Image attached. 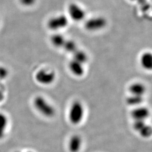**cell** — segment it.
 Instances as JSON below:
<instances>
[{
  "mask_svg": "<svg viewBox=\"0 0 152 152\" xmlns=\"http://www.w3.org/2000/svg\"><path fill=\"white\" fill-rule=\"evenodd\" d=\"M33 104L38 112L46 118H53L56 114L54 107L41 96H37L34 98Z\"/></svg>",
  "mask_w": 152,
  "mask_h": 152,
  "instance_id": "6da1fadb",
  "label": "cell"
},
{
  "mask_svg": "<svg viewBox=\"0 0 152 152\" xmlns=\"http://www.w3.org/2000/svg\"><path fill=\"white\" fill-rule=\"evenodd\" d=\"M141 66L145 69L150 70L152 68V55L150 53L142 55L140 59Z\"/></svg>",
  "mask_w": 152,
  "mask_h": 152,
  "instance_id": "7c38bea8",
  "label": "cell"
},
{
  "mask_svg": "<svg viewBox=\"0 0 152 152\" xmlns=\"http://www.w3.org/2000/svg\"><path fill=\"white\" fill-rule=\"evenodd\" d=\"M68 13L71 18L76 22L82 20L85 17V12L80 6L72 3L68 6Z\"/></svg>",
  "mask_w": 152,
  "mask_h": 152,
  "instance_id": "52a82bcc",
  "label": "cell"
},
{
  "mask_svg": "<svg viewBox=\"0 0 152 152\" xmlns=\"http://www.w3.org/2000/svg\"><path fill=\"white\" fill-rule=\"evenodd\" d=\"M85 108L83 105L80 101H75L71 105L68 113V118L72 125L80 124L83 120Z\"/></svg>",
  "mask_w": 152,
  "mask_h": 152,
  "instance_id": "7a4b0ae2",
  "label": "cell"
},
{
  "mask_svg": "<svg viewBox=\"0 0 152 152\" xmlns=\"http://www.w3.org/2000/svg\"></svg>",
  "mask_w": 152,
  "mask_h": 152,
  "instance_id": "7402d4cb",
  "label": "cell"
},
{
  "mask_svg": "<svg viewBox=\"0 0 152 152\" xmlns=\"http://www.w3.org/2000/svg\"><path fill=\"white\" fill-rule=\"evenodd\" d=\"M150 111L145 107H138L131 112V116L134 121H145L149 117Z\"/></svg>",
  "mask_w": 152,
  "mask_h": 152,
  "instance_id": "ba28073f",
  "label": "cell"
},
{
  "mask_svg": "<svg viewBox=\"0 0 152 152\" xmlns=\"http://www.w3.org/2000/svg\"><path fill=\"white\" fill-rule=\"evenodd\" d=\"M55 74L54 72H50L45 69L38 71L36 75V79L39 83L48 85L54 81Z\"/></svg>",
  "mask_w": 152,
  "mask_h": 152,
  "instance_id": "5b68a950",
  "label": "cell"
},
{
  "mask_svg": "<svg viewBox=\"0 0 152 152\" xmlns=\"http://www.w3.org/2000/svg\"><path fill=\"white\" fill-rule=\"evenodd\" d=\"M143 100L142 96L131 95L127 98L126 102V103L130 106H138L142 103Z\"/></svg>",
  "mask_w": 152,
  "mask_h": 152,
  "instance_id": "2e32d148",
  "label": "cell"
},
{
  "mask_svg": "<svg viewBox=\"0 0 152 152\" xmlns=\"http://www.w3.org/2000/svg\"><path fill=\"white\" fill-rule=\"evenodd\" d=\"M36 0H20V3L23 5L26 6H32L35 3Z\"/></svg>",
  "mask_w": 152,
  "mask_h": 152,
  "instance_id": "d6986e66",
  "label": "cell"
},
{
  "mask_svg": "<svg viewBox=\"0 0 152 152\" xmlns=\"http://www.w3.org/2000/svg\"><path fill=\"white\" fill-rule=\"evenodd\" d=\"M65 39L64 36L60 34H55L51 37V42L56 48H61L65 43Z\"/></svg>",
  "mask_w": 152,
  "mask_h": 152,
  "instance_id": "9a60e30c",
  "label": "cell"
},
{
  "mask_svg": "<svg viewBox=\"0 0 152 152\" xmlns=\"http://www.w3.org/2000/svg\"><path fill=\"white\" fill-rule=\"evenodd\" d=\"M68 24V20L65 15H59L50 19L48 23L50 29L56 31L66 27Z\"/></svg>",
  "mask_w": 152,
  "mask_h": 152,
  "instance_id": "8992f818",
  "label": "cell"
},
{
  "mask_svg": "<svg viewBox=\"0 0 152 152\" xmlns=\"http://www.w3.org/2000/svg\"><path fill=\"white\" fill-rule=\"evenodd\" d=\"M107 24V22L105 18L99 16L88 19L85 23V27L88 31H96L104 28Z\"/></svg>",
  "mask_w": 152,
  "mask_h": 152,
  "instance_id": "3957f363",
  "label": "cell"
},
{
  "mask_svg": "<svg viewBox=\"0 0 152 152\" xmlns=\"http://www.w3.org/2000/svg\"><path fill=\"white\" fill-rule=\"evenodd\" d=\"M69 68L71 72L76 76H82L84 74L83 64L73 59L69 64Z\"/></svg>",
  "mask_w": 152,
  "mask_h": 152,
  "instance_id": "30bf717a",
  "label": "cell"
},
{
  "mask_svg": "<svg viewBox=\"0 0 152 152\" xmlns=\"http://www.w3.org/2000/svg\"><path fill=\"white\" fill-rule=\"evenodd\" d=\"M65 51L70 53H74L78 49L76 42L72 40H66L65 43L63 46Z\"/></svg>",
  "mask_w": 152,
  "mask_h": 152,
  "instance_id": "e0dca14e",
  "label": "cell"
},
{
  "mask_svg": "<svg viewBox=\"0 0 152 152\" xmlns=\"http://www.w3.org/2000/svg\"><path fill=\"white\" fill-rule=\"evenodd\" d=\"M8 125V119L5 114L0 113V140L2 139L5 135Z\"/></svg>",
  "mask_w": 152,
  "mask_h": 152,
  "instance_id": "4fadbf2b",
  "label": "cell"
},
{
  "mask_svg": "<svg viewBox=\"0 0 152 152\" xmlns=\"http://www.w3.org/2000/svg\"><path fill=\"white\" fill-rule=\"evenodd\" d=\"M73 59L82 64L86 63L88 60L87 54L82 50H79L77 49L74 53H73Z\"/></svg>",
  "mask_w": 152,
  "mask_h": 152,
  "instance_id": "5bb4252c",
  "label": "cell"
},
{
  "mask_svg": "<svg viewBox=\"0 0 152 152\" xmlns=\"http://www.w3.org/2000/svg\"><path fill=\"white\" fill-rule=\"evenodd\" d=\"M3 98H4V95L2 92L0 91V102L3 99Z\"/></svg>",
  "mask_w": 152,
  "mask_h": 152,
  "instance_id": "ffe728a7",
  "label": "cell"
},
{
  "mask_svg": "<svg viewBox=\"0 0 152 152\" xmlns=\"http://www.w3.org/2000/svg\"><path fill=\"white\" fill-rule=\"evenodd\" d=\"M132 1H135V0H132Z\"/></svg>",
  "mask_w": 152,
  "mask_h": 152,
  "instance_id": "44dd1931",
  "label": "cell"
},
{
  "mask_svg": "<svg viewBox=\"0 0 152 152\" xmlns=\"http://www.w3.org/2000/svg\"><path fill=\"white\" fill-rule=\"evenodd\" d=\"M132 127L134 130L143 138L147 139L152 135V128L151 126L147 125L144 121H135Z\"/></svg>",
  "mask_w": 152,
  "mask_h": 152,
  "instance_id": "277c9868",
  "label": "cell"
},
{
  "mask_svg": "<svg viewBox=\"0 0 152 152\" xmlns=\"http://www.w3.org/2000/svg\"><path fill=\"white\" fill-rule=\"evenodd\" d=\"M129 91L131 95L142 96L146 91V87L142 83L136 82L131 85L129 87Z\"/></svg>",
  "mask_w": 152,
  "mask_h": 152,
  "instance_id": "8fae6325",
  "label": "cell"
},
{
  "mask_svg": "<svg viewBox=\"0 0 152 152\" xmlns=\"http://www.w3.org/2000/svg\"><path fill=\"white\" fill-rule=\"evenodd\" d=\"M83 145V139L79 135H73L69 139L68 148L69 152H80Z\"/></svg>",
  "mask_w": 152,
  "mask_h": 152,
  "instance_id": "9c48e42d",
  "label": "cell"
},
{
  "mask_svg": "<svg viewBox=\"0 0 152 152\" xmlns=\"http://www.w3.org/2000/svg\"><path fill=\"white\" fill-rule=\"evenodd\" d=\"M8 75V71L4 67L0 66V79H4Z\"/></svg>",
  "mask_w": 152,
  "mask_h": 152,
  "instance_id": "ac0fdd59",
  "label": "cell"
}]
</instances>
